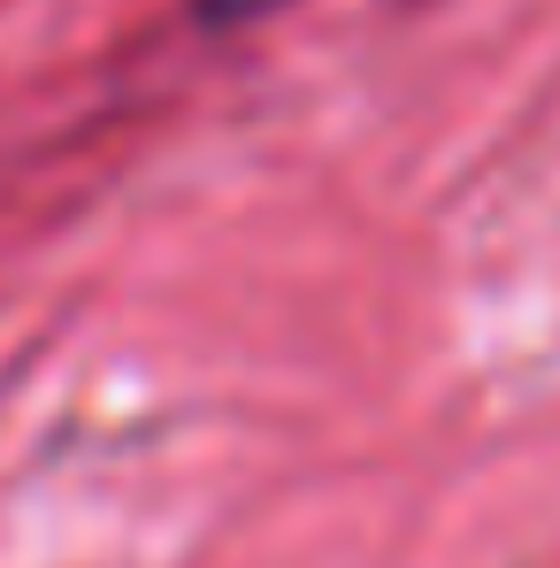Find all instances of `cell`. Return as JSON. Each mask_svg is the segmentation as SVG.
<instances>
[{"label":"cell","mask_w":560,"mask_h":568,"mask_svg":"<svg viewBox=\"0 0 560 568\" xmlns=\"http://www.w3.org/2000/svg\"><path fill=\"white\" fill-rule=\"evenodd\" d=\"M254 8H269V0H200L207 23H231V16H254Z\"/></svg>","instance_id":"1"}]
</instances>
